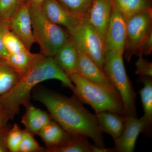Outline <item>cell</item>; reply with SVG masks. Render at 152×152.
<instances>
[{
  "mask_svg": "<svg viewBox=\"0 0 152 152\" xmlns=\"http://www.w3.org/2000/svg\"><path fill=\"white\" fill-rule=\"evenodd\" d=\"M33 97L45 106L52 119L72 135L91 138L95 145L105 147L103 132L96 115L89 111L74 96L68 97L43 88L33 91Z\"/></svg>",
  "mask_w": 152,
  "mask_h": 152,
  "instance_id": "1",
  "label": "cell"
},
{
  "mask_svg": "<svg viewBox=\"0 0 152 152\" xmlns=\"http://www.w3.org/2000/svg\"><path fill=\"white\" fill-rule=\"evenodd\" d=\"M50 80H58L63 86L73 89L74 85L70 79L57 66L53 57L41 53L34 54L28 71L10 91L0 97V104L7 112L11 119L18 114L21 105L31 103V92L35 87Z\"/></svg>",
  "mask_w": 152,
  "mask_h": 152,
  "instance_id": "2",
  "label": "cell"
},
{
  "mask_svg": "<svg viewBox=\"0 0 152 152\" xmlns=\"http://www.w3.org/2000/svg\"><path fill=\"white\" fill-rule=\"evenodd\" d=\"M69 77L74 85V96L82 103L91 106L95 113L108 111L124 116V104L116 90L95 84L77 73Z\"/></svg>",
  "mask_w": 152,
  "mask_h": 152,
  "instance_id": "3",
  "label": "cell"
},
{
  "mask_svg": "<svg viewBox=\"0 0 152 152\" xmlns=\"http://www.w3.org/2000/svg\"><path fill=\"white\" fill-rule=\"evenodd\" d=\"M29 5L33 35L41 53L53 57L70 38L66 28L54 23L44 14L42 4Z\"/></svg>",
  "mask_w": 152,
  "mask_h": 152,
  "instance_id": "4",
  "label": "cell"
},
{
  "mask_svg": "<svg viewBox=\"0 0 152 152\" xmlns=\"http://www.w3.org/2000/svg\"><path fill=\"white\" fill-rule=\"evenodd\" d=\"M123 57V53L106 51L103 70L121 97L124 107V116H137L136 94L127 75Z\"/></svg>",
  "mask_w": 152,
  "mask_h": 152,
  "instance_id": "5",
  "label": "cell"
},
{
  "mask_svg": "<svg viewBox=\"0 0 152 152\" xmlns=\"http://www.w3.org/2000/svg\"><path fill=\"white\" fill-rule=\"evenodd\" d=\"M69 35L79 51L89 57L103 70L105 43L96 31L84 19Z\"/></svg>",
  "mask_w": 152,
  "mask_h": 152,
  "instance_id": "6",
  "label": "cell"
},
{
  "mask_svg": "<svg viewBox=\"0 0 152 152\" xmlns=\"http://www.w3.org/2000/svg\"><path fill=\"white\" fill-rule=\"evenodd\" d=\"M126 28L124 51H126V59L129 61L133 55H140L142 44L152 32V9L134 14L126 19Z\"/></svg>",
  "mask_w": 152,
  "mask_h": 152,
  "instance_id": "7",
  "label": "cell"
},
{
  "mask_svg": "<svg viewBox=\"0 0 152 152\" xmlns=\"http://www.w3.org/2000/svg\"><path fill=\"white\" fill-rule=\"evenodd\" d=\"M126 19L113 6L105 37L106 51L123 53L126 44Z\"/></svg>",
  "mask_w": 152,
  "mask_h": 152,
  "instance_id": "8",
  "label": "cell"
},
{
  "mask_svg": "<svg viewBox=\"0 0 152 152\" xmlns=\"http://www.w3.org/2000/svg\"><path fill=\"white\" fill-rule=\"evenodd\" d=\"M9 29L30 50L35 42L29 5L26 2L9 20Z\"/></svg>",
  "mask_w": 152,
  "mask_h": 152,
  "instance_id": "9",
  "label": "cell"
},
{
  "mask_svg": "<svg viewBox=\"0 0 152 152\" xmlns=\"http://www.w3.org/2000/svg\"><path fill=\"white\" fill-rule=\"evenodd\" d=\"M124 128L121 135L114 140L113 152H133L136 142L141 133L145 130V122L142 117L138 118L137 116L125 117Z\"/></svg>",
  "mask_w": 152,
  "mask_h": 152,
  "instance_id": "10",
  "label": "cell"
},
{
  "mask_svg": "<svg viewBox=\"0 0 152 152\" xmlns=\"http://www.w3.org/2000/svg\"><path fill=\"white\" fill-rule=\"evenodd\" d=\"M113 7V0H94L85 18V20L99 33L105 43Z\"/></svg>",
  "mask_w": 152,
  "mask_h": 152,
  "instance_id": "11",
  "label": "cell"
},
{
  "mask_svg": "<svg viewBox=\"0 0 152 152\" xmlns=\"http://www.w3.org/2000/svg\"><path fill=\"white\" fill-rule=\"evenodd\" d=\"M42 7L44 14L50 20L66 28L69 34L84 20L70 13L57 0H45Z\"/></svg>",
  "mask_w": 152,
  "mask_h": 152,
  "instance_id": "12",
  "label": "cell"
},
{
  "mask_svg": "<svg viewBox=\"0 0 152 152\" xmlns=\"http://www.w3.org/2000/svg\"><path fill=\"white\" fill-rule=\"evenodd\" d=\"M77 73L95 84L116 90L112 84L103 70L98 66L89 57L80 51Z\"/></svg>",
  "mask_w": 152,
  "mask_h": 152,
  "instance_id": "13",
  "label": "cell"
},
{
  "mask_svg": "<svg viewBox=\"0 0 152 152\" xmlns=\"http://www.w3.org/2000/svg\"><path fill=\"white\" fill-rule=\"evenodd\" d=\"M37 135L46 145L45 152H48L65 145L73 136L52 119L41 130Z\"/></svg>",
  "mask_w": 152,
  "mask_h": 152,
  "instance_id": "14",
  "label": "cell"
},
{
  "mask_svg": "<svg viewBox=\"0 0 152 152\" xmlns=\"http://www.w3.org/2000/svg\"><path fill=\"white\" fill-rule=\"evenodd\" d=\"M53 58L57 66L68 77L77 73L79 51L71 38L58 50Z\"/></svg>",
  "mask_w": 152,
  "mask_h": 152,
  "instance_id": "15",
  "label": "cell"
},
{
  "mask_svg": "<svg viewBox=\"0 0 152 152\" xmlns=\"http://www.w3.org/2000/svg\"><path fill=\"white\" fill-rule=\"evenodd\" d=\"M26 111L22 118L21 122L25 129L34 135L39 132L52 120L48 113L37 108L31 103L25 106Z\"/></svg>",
  "mask_w": 152,
  "mask_h": 152,
  "instance_id": "16",
  "label": "cell"
},
{
  "mask_svg": "<svg viewBox=\"0 0 152 152\" xmlns=\"http://www.w3.org/2000/svg\"><path fill=\"white\" fill-rule=\"evenodd\" d=\"M95 115L103 133L110 135L114 140L121 135L126 122L124 116L108 111L98 112Z\"/></svg>",
  "mask_w": 152,
  "mask_h": 152,
  "instance_id": "17",
  "label": "cell"
},
{
  "mask_svg": "<svg viewBox=\"0 0 152 152\" xmlns=\"http://www.w3.org/2000/svg\"><path fill=\"white\" fill-rule=\"evenodd\" d=\"M143 87L140 91L144 115L145 122V130L144 133L147 135L151 134L152 124V77H141Z\"/></svg>",
  "mask_w": 152,
  "mask_h": 152,
  "instance_id": "18",
  "label": "cell"
},
{
  "mask_svg": "<svg viewBox=\"0 0 152 152\" xmlns=\"http://www.w3.org/2000/svg\"><path fill=\"white\" fill-rule=\"evenodd\" d=\"M113 6L126 19L134 14L152 9L151 0H113Z\"/></svg>",
  "mask_w": 152,
  "mask_h": 152,
  "instance_id": "19",
  "label": "cell"
},
{
  "mask_svg": "<svg viewBox=\"0 0 152 152\" xmlns=\"http://www.w3.org/2000/svg\"><path fill=\"white\" fill-rule=\"evenodd\" d=\"M33 55L30 50H27L16 53L9 54L3 60L21 77L29 68Z\"/></svg>",
  "mask_w": 152,
  "mask_h": 152,
  "instance_id": "20",
  "label": "cell"
},
{
  "mask_svg": "<svg viewBox=\"0 0 152 152\" xmlns=\"http://www.w3.org/2000/svg\"><path fill=\"white\" fill-rule=\"evenodd\" d=\"M20 77L4 60L0 59V97L10 91Z\"/></svg>",
  "mask_w": 152,
  "mask_h": 152,
  "instance_id": "21",
  "label": "cell"
},
{
  "mask_svg": "<svg viewBox=\"0 0 152 152\" xmlns=\"http://www.w3.org/2000/svg\"><path fill=\"white\" fill-rule=\"evenodd\" d=\"M94 145L89 142L88 137L82 134L73 135L70 141L64 146L51 152H93Z\"/></svg>",
  "mask_w": 152,
  "mask_h": 152,
  "instance_id": "22",
  "label": "cell"
},
{
  "mask_svg": "<svg viewBox=\"0 0 152 152\" xmlns=\"http://www.w3.org/2000/svg\"><path fill=\"white\" fill-rule=\"evenodd\" d=\"M63 7L74 15L85 19L94 0H57Z\"/></svg>",
  "mask_w": 152,
  "mask_h": 152,
  "instance_id": "23",
  "label": "cell"
},
{
  "mask_svg": "<svg viewBox=\"0 0 152 152\" xmlns=\"http://www.w3.org/2000/svg\"><path fill=\"white\" fill-rule=\"evenodd\" d=\"M26 0H0V20L9 21Z\"/></svg>",
  "mask_w": 152,
  "mask_h": 152,
  "instance_id": "24",
  "label": "cell"
},
{
  "mask_svg": "<svg viewBox=\"0 0 152 152\" xmlns=\"http://www.w3.org/2000/svg\"><path fill=\"white\" fill-rule=\"evenodd\" d=\"M3 42L7 51L10 54L27 50L20 40L10 29L7 30L4 34Z\"/></svg>",
  "mask_w": 152,
  "mask_h": 152,
  "instance_id": "25",
  "label": "cell"
},
{
  "mask_svg": "<svg viewBox=\"0 0 152 152\" xmlns=\"http://www.w3.org/2000/svg\"><path fill=\"white\" fill-rule=\"evenodd\" d=\"M23 131L17 124L9 129L6 137V145L9 151L19 152V146L23 137Z\"/></svg>",
  "mask_w": 152,
  "mask_h": 152,
  "instance_id": "26",
  "label": "cell"
},
{
  "mask_svg": "<svg viewBox=\"0 0 152 152\" xmlns=\"http://www.w3.org/2000/svg\"><path fill=\"white\" fill-rule=\"evenodd\" d=\"M34 136L26 130H23L19 152H45V149L39 145Z\"/></svg>",
  "mask_w": 152,
  "mask_h": 152,
  "instance_id": "27",
  "label": "cell"
},
{
  "mask_svg": "<svg viewBox=\"0 0 152 152\" xmlns=\"http://www.w3.org/2000/svg\"><path fill=\"white\" fill-rule=\"evenodd\" d=\"M142 54L139 55L136 62V74L141 77H152V63L144 58Z\"/></svg>",
  "mask_w": 152,
  "mask_h": 152,
  "instance_id": "28",
  "label": "cell"
},
{
  "mask_svg": "<svg viewBox=\"0 0 152 152\" xmlns=\"http://www.w3.org/2000/svg\"><path fill=\"white\" fill-rule=\"evenodd\" d=\"M9 29V21L0 20V59H4L9 54L3 43V37L7 30Z\"/></svg>",
  "mask_w": 152,
  "mask_h": 152,
  "instance_id": "29",
  "label": "cell"
},
{
  "mask_svg": "<svg viewBox=\"0 0 152 152\" xmlns=\"http://www.w3.org/2000/svg\"><path fill=\"white\" fill-rule=\"evenodd\" d=\"M152 52V32L145 39L140 49V54L149 56Z\"/></svg>",
  "mask_w": 152,
  "mask_h": 152,
  "instance_id": "30",
  "label": "cell"
},
{
  "mask_svg": "<svg viewBox=\"0 0 152 152\" xmlns=\"http://www.w3.org/2000/svg\"><path fill=\"white\" fill-rule=\"evenodd\" d=\"M10 119H11L10 115L0 104V131L8 128V122Z\"/></svg>",
  "mask_w": 152,
  "mask_h": 152,
  "instance_id": "31",
  "label": "cell"
},
{
  "mask_svg": "<svg viewBox=\"0 0 152 152\" xmlns=\"http://www.w3.org/2000/svg\"><path fill=\"white\" fill-rule=\"evenodd\" d=\"M9 128L0 131V152L9 151L6 145V137Z\"/></svg>",
  "mask_w": 152,
  "mask_h": 152,
  "instance_id": "32",
  "label": "cell"
},
{
  "mask_svg": "<svg viewBox=\"0 0 152 152\" xmlns=\"http://www.w3.org/2000/svg\"><path fill=\"white\" fill-rule=\"evenodd\" d=\"M45 0H26L29 4H42Z\"/></svg>",
  "mask_w": 152,
  "mask_h": 152,
  "instance_id": "33",
  "label": "cell"
}]
</instances>
